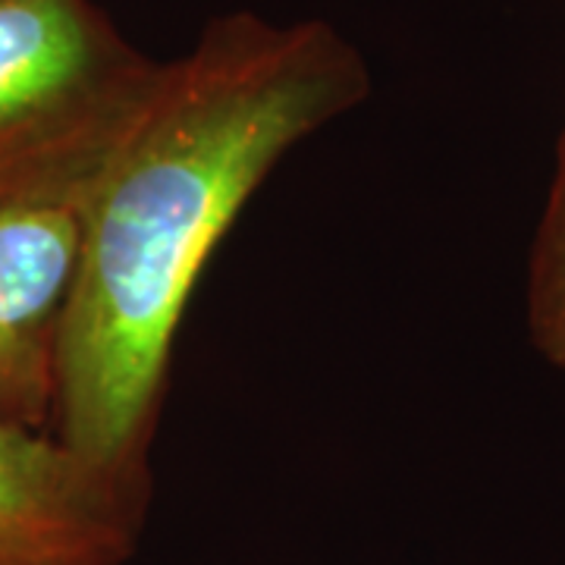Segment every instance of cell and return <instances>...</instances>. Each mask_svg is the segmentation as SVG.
Returning <instances> with one entry per match:
<instances>
[{
    "label": "cell",
    "instance_id": "cell-1",
    "mask_svg": "<svg viewBox=\"0 0 565 565\" xmlns=\"http://www.w3.org/2000/svg\"><path fill=\"white\" fill-rule=\"evenodd\" d=\"M367 88L359 47L330 22L245 10L158 66L85 207L51 424L66 449L151 484L170 359L204 267L277 163Z\"/></svg>",
    "mask_w": 565,
    "mask_h": 565
},
{
    "label": "cell",
    "instance_id": "cell-2",
    "mask_svg": "<svg viewBox=\"0 0 565 565\" xmlns=\"http://www.w3.org/2000/svg\"><path fill=\"white\" fill-rule=\"evenodd\" d=\"M158 66L95 0H0V204L98 173Z\"/></svg>",
    "mask_w": 565,
    "mask_h": 565
},
{
    "label": "cell",
    "instance_id": "cell-3",
    "mask_svg": "<svg viewBox=\"0 0 565 565\" xmlns=\"http://www.w3.org/2000/svg\"><path fill=\"white\" fill-rule=\"evenodd\" d=\"M95 177L0 204V422L51 434L66 302Z\"/></svg>",
    "mask_w": 565,
    "mask_h": 565
},
{
    "label": "cell",
    "instance_id": "cell-4",
    "mask_svg": "<svg viewBox=\"0 0 565 565\" xmlns=\"http://www.w3.org/2000/svg\"><path fill=\"white\" fill-rule=\"evenodd\" d=\"M148 481H122L39 430L0 422V565H129Z\"/></svg>",
    "mask_w": 565,
    "mask_h": 565
},
{
    "label": "cell",
    "instance_id": "cell-5",
    "mask_svg": "<svg viewBox=\"0 0 565 565\" xmlns=\"http://www.w3.org/2000/svg\"><path fill=\"white\" fill-rule=\"evenodd\" d=\"M527 330L546 362L565 371V132L527 270Z\"/></svg>",
    "mask_w": 565,
    "mask_h": 565
}]
</instances>
